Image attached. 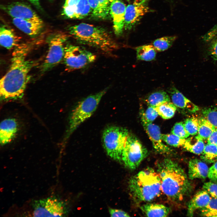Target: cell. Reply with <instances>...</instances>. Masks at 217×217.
Masks as SVG:
<instances>
[{
    "instance_id": "6da1fadb",
    "label": "cell",
    "mask_w": 217,
    "mask_h": 217,
    "mask_svg": "<svg viewBox=\"0 0 217 217\" xmlns=\"http://www.w3.org/2000/svg\"><path fill=\"white\" fill-rule=\"evenodd\" d=\"M30 46L22 43L14 48L10 66L1 79L0 96L2 100L21 98L29 80V72L35 65L33 61L27 59Z\"/></svg>"
},
{
    "instance_id": "7a4b0ae2",
    "label": "cell",
    "mask_w": 217,
    "mask_h": 217,
    "mask_svg": "<svg viewBox=\"0 0 217 217\" xmlns=\"http://www.w3.org/2000/svg\"><path fill=\"white\" fill-rule=\"evenodd\" d=\"M162 191L173 201L182 200L188 193L190 184L184 170L176 162L165 158L157 164Z\"/></svg>"
},
{
    "instance_id": "3957f363",
    "label": "cell",
    "mask_w": 217,
    "mask_h": 217,
    "mask_svg": "<svg viewBox=\"0 0 217 217\" xmlns=\"http://www.w3.org/2000/svg\"><path fill=\"white\" fill-rule=\"evenodd\" d=\"M68 30L77 41L104 53L111 54L118 48L107 31L101 27L82 23L70 27Z\"/></svg>"
},
{
    "instance_id": "277c9868",
    "label": "cell",
    "mask_w": 217,
    "mask_h": 217,
    "mask_svg": "<svg viewBox=\"0 0 217 217\" xmlns=\"http://www.w3.org/2000/svg\"><path fill=\"white\" fill-rule=\"evenodd\" d=\"M128 187L133 199L138 202L151 201L162 190L158 173L150 168L140 171L131 177L129 181Z\"/></svg>"
},
{
    "instance_id": "5b68a950",
    "label": "cell",
    "mask_w": 217,
    "mask_h": 217,
    "mask_svg": "<svg viewBox=\"0 0 217 217\" xmlns=\"http://www.w3.org/2000/svg\"><path fill=\"white\" fill-rule=\"evenodd\" d=\"M108 88L90 95L80 101L72 111L64 141L82 123L90 118L95 111Z\"/></svg>"
},
{
    "instance_id": "8992f818",
    "label": "cell",
    "mask_w": 217,
    "mask_h": 217,
    "mask_svg": "<svg viewBox=\"0 0 217 217\" xmlns=\"http://www.w3.org/2000/svg\"><path fill=\"white\" fill-rule=\"evenodd\" d=\"M129 133L126 128L110 126L103 132L102 142L107 155L112 159L122 161V152Z\"/></svg>"
},
{
    "instance_id": "52a82bcc",
    "label": "cell",
    "mask_w": 217,
    "mask_h": 217,
    "mask_svg": "<svg viewBox=\"0 0 217 217\" xmlns=\"http://www.w3.org/2000/svg\"><path fill=\"white\" fill-rule=\"evenodd\" d=\"M68 38L67 34L61 32L54 33L49 36L47 40L48 50L41 67L42 72L50 70L63 59L65 43Z\"/></svg>"
},
{
    "instance_id": "ba28073f",
    "label": "cell",
    "mask_w": 217,
    "mask_h": 217,
    "mask_svg": "<svg viewBox=\"0 0 217 217\" xmlns=\"http://www.w3.org/2000/svg\"><path fill=\"white\" fill-rule=\"evenodd\" d=\"M147 154V149L139 140L129 133L121 156L122 161L125 166L131 170L136 169Z\"/></svg>"
},
{
    "instance_id": "9c48e42d",
    "label": "cell",
    "mask_w": 217,
    "mask_h": 217,
    "mask_svg": "<svg viewBox=\"0 0 217 217\" xmlns=\"http://www.w3.org/2000/svg\"><path fill=\"white\" fill-rule=\"evenodd\" d=\"M96 58L95 54L80 46L66 44L63 59L66 67L69 70L84 68L93 62Z\"/></svg>"
},
{
    "instance_id": "30bf717a",
    "label": "cell",
    "mask_w": 217,
    "mask_h": 217,
    "mask_svg": "<svg viewBox=\"0 0 217 217\" xmlns=\"http://www.w3.org/2000/svg\"><path fill=\"white\" fill-rule=\"evenodd\" d=\"M32 205L34 216H62L65 213L63 203L55 197L35 200Z\"/></svg>"
},
{
    "instance_id": "8fae6325",
    "label": "cell",
    "mask_w": 217,
    "mask_h": 217,
    "mask_svg": "<svg viewBox=\"0 0 217 217\" xmlns=\"http://www.w3.org/2000/svg\"><path fill=\"white\" fill-rule=\"evenodd\" d=\"M1 8L13 18L33 20L41 19L29 5L24 2H16L2 5Z\"/></svg>"
},
{
    "instance_id": "7c38bea8",
    "label": "cell",
    "mask_w": 217,
    "mask_h": 217,
    "mask_svg": "<svg viewBox=\"0 0 217 217\" xmlns=\"http://www.w3.org/2000/svg\"><path fill=\"white\" fill-rule=\"evenodd\" d=\"M140 113L143 126L151 141L154 149L157 152L162 154L168 153L171 152L170 149L162 142L159 127L146 120L143 111L142 110Z\"/></svg>"
},
{
    "instance_id": "4fadbf2b",
    "label": "cell",
    "mask_w": 217,
    "mask_h": 217,
    "mask_svg": "<svg viewBox=\"0 0 217 217\" xmlns=\"http://www.w3.org/2000/svg\"><path fill=\"white\" fill-rule=\"evenodd\" d=\"M126 8L124 4L119 0H112L111 2L110 14L113 19L114 33L117 36L123 32Z\"/></svg>"
},
{
    "instance_id": "5bb4252c",
    "label": "cell",
    "mask_w": 217,
    "mask_h": 217,
    "mask_svg": "<svg viewBox=\"0 0 217 217\" xmlns=\"http://www.w3.org/2000/svg\"><path fill=\"white\" fill-rule=\"evenodd\" d=\"M149 11V8L143 4L128 5L126 7L124 28L126 30L131 29L142 17Z\"/></svg>"
},
{
    "instance_id": "9a60e30c",
    "label": "cell",
    "mask_w": 217,
    "mask_h": 217,
    "mask_svg": "<svg viewBox=\"0 0 217 217\" xmlns=\"http://www.w3.org/2000/svg\"><path fill=\"white\" fill-rule=\"evenodd\" d=\"M12 22L19 30L31 37L38 35L43 27V23L41 19L33 20L13 18Z\"/></svg>"
},
{
    "instance_id": "2e32d148",
    "label": "cell",
    "mask_w": 217,
    "mask_h": 217,
    "mask_svg": "<svg viewBox=\"0 0 217 217\" xmlns=\"http://www.w3.org/2000/svg\"><path fill=\"white\" fill-rule=\"evenodd\" d=\"M18 124L15 119L8 118L3 120L0 125V143L3 146L11 142L16 135Z\"/></svg>"
},
{
    "instance_id": "e0dca14e",
    "label": "cell",
    "mask_w": 217,
    "mask_h": 217,
    "mask_svg": "<svg viewBox=\"0 0 217 217\" xmlns=\"http://www.w3.org/2000/svg\"><path fill=\"white\" fill-rule=\"evenodd\" d=\"M172 103L178 108L195 113L199 110L198 107L185 97L174 86L168 89Z\"/></svg>"
},
{
    "instance_id": "ac0fdd59",
    "label": "cell",
    "mask_w": 217,
    "mask_h": 217,
    "mask_svg": "<svg viewBox=\"0 0 217 217\" xmlns=\"http://www.w3.org/2000/svg\"><path fill=\"white\" fill-rule=\"evenodd\" d=\"M212 197L210 194L204 190L197 193L188 203V216H192L195 211L198 209H201L206 206Z\"/></svg>"
},
{
    "instance_id": "d6986e66",
    "label": "cell",
    "mask_w": 217,
    "mask_h": 217,
    "mask_svg": "<svg viewBox=\"0 0 217 217\" xmlns=\"http://www.w3.org/2000/svg\"><path fill=\"white\" fill-rule=\"evenodd\" d=\"M209 169L205 163L198 159H191L188 164V177L191 180L205 179L208 176Z\"/></svg>"
},
{
    "instance_id": "ffe728a7",
    "label": "cell",
    "mask_w": 217,
    "mask_h": 217,
    "mask_svg": "<svg viewBox=\"0 0 217 217\" xmlns=\"http://www.w3.org/2000/svg\"><path fill=\"white\" fill-rule=\"evenodd\" d=\"M112 0H88L93 16L102 19L107 18L110 14Z\"/></svg>"
},
{
    "instance_id": "44dd1931",
    "label": "cell",
    "mask_w": 217,
    "mask_h": 217,
    "mask_svg": "<svg viewBox=\"0 0 217 217\" xmlns=\"http://www.w3.org/2000/svg\"><path fill=\"white\" fill-rule=\"evenodd\" d=\"M20 38L11 29L4 26L0 29L1 45L7 49L15 48L19 44Z\"/></svg>"
},
{
    "instance_id": "7402d4cb",
    "label": "cell",
    "mask_w": 217,
    "mask_h": 217,
    "mask_svg": "<svg viewBox=\"0 0 217 217\" xmlns=\"http://www.w3.org/2000/svg\"><path fill=\"white\" fill-rule=\"evenodd\" d=\"M140 209L148 217H166L170 212L169 208L159 204L148 203L141 206Z\"/></svg>"
},
{
    "instance_id": "603a6c76",
    "label": "cell",
    "mask_w": 217,
    "mask_h": 217,
    "mask_svg": "<svg viewBox=\"0 0 217 217\" xmlns=\"http://www.w3.org/2000/svg\"><path fill=\"white\" fill-rule=\"evenodd\" d=\"M202 39L203 41L209 43V53L217 62V24L204 35Z\"/></svg>"
},
{
    "instance_id": "cb8c5ba5",
    "label": "cell",
    "mask_w": 217,
    "mask_h": 217,
    "mask_svg": "<svg viewBox=\"0 0 217 217\" xmlns=\"http://www.w3.org/2000/svg\"><path fill=\"white\" fill-rule=\"evenodd\" d=\"M203 140L198 135L189 138L186 140L183 147L194 154H202L205 146Z\"/></svg>"
},
{
    "instance_id": "d4e9b609",
    "label": "cell",
    "mask_w": 217,
    "mask_h": 217,
    "mask_svg": "<svg viewBox=\"0 0 217 217\" xmlns=\"http://www.w3.org/2000/svg\"><path fill=\"white\" fill-rule=\"evenodd\" d=\"M135 49L138 60L150 61L155 58L156 50L152 45L140 46L136 48Z\"/></svg>"
},
{
    "instance_id": "484cf974",
    "label": "cell",
    "mask_w": 217,
    "mask_h": 217,
    "mask_svg": "<svg viewBox=\"0 0 217 217\" xmlns=\"http://www.w3.org/2000/svg\"><path fill=\"white\" fill-rule=\"evenodd\" d=\"M145 100L149 106L154 107L165 102H170L168 95L162 90H159L150 93L146 97Z\"/></svg>"
},
{
    "instance_id": "4316f807",
    "label": "cell",
    "mask_w": 217,
    "mask_h": 217,
    "mask_svg": "<svg viewBox=\"0 0 217 217\" xmlns=\"http://www.w3.org/2000/svg\"><path fill=\"white\" fill-rule=\"evenodd\" d=\"M215 127L204 117L199 119L198 136L203 140L207 139Z\"/></svg>"
},
{
    "instance_id": "83f0119b",
    "label": "cell",
    "mask_w": 217,
    "mask_h": 217,
    "mask_svg": "<svg viewBox=\"0 0 217 217\" xmlns=\"http://www.w3.org/2000/svg\"><path fill=\"white\" fill-rule=\"evenodd\" d=\"M154 108L159 115L165 119L172 118L174 115L176 109V106L170 102H165Z\"/></svg>"
},
{
    "instance_id": "f1b7e54d",
    "label": "cell",
    "mask_w": 217,
    "mask_h": 217,
    "mask_svg": "<svg viewBox=\"0 0 217 217\" xmlns=\"http://www.w3.org/2000/svg\"><path fill=\"white\" fill-rule=\"evenodd\" d=\"M176 36H164L157 39L152 43V45L156 50L162 52L167 50L173 45L176 39Z\"/></svg>"
},
{
    "instance_id": "f546056e",
    "label": "cell",
    "mask_w": 217,
    "mask_h": 217,
    "mask_svg": "<svg viewBox=\"0 0 217 217\" xmlns=\"http://www.w3.org/2000/svg\"><path fill=\"white\" fill-rule=\"evenodd\" d=\"M201 158L209 163H214L217 161V146L208 143L205 145Z\"/></svg>"
},
{
    "instance_id": "4dcf8cb0",
    "label": "cell",
    "mask_w": 217,
    "mask_h": 217,
    "mask_svg": "<svg viewBox=\"0 0 217 217\" xmlns=\"http://www.w3.org/2000/svg\"><path fill=\"white\" fill-rule=\"evenodd\" d=\"M91 11L88 0H80L76 8L74 19H81Z\"/></svg>"
},
{
    "instance_id": "1f68e13d",
    "label": "cell",
    "mask_w": 217,
    "mask_h": 217,
    "mask_svg": "<svg viewBox=\"0 0 217 217\" xmlns=\"http://www.w3.org/2000/svg\"><path fill=\"white\" fill-rule=\"evenodd\" d=\"M79 1L65 0L63 7V14L68 18L74 19L77 5Z\"/></svg>"
},
{
    "instance_id": "d6a6232c",
    "label": "cell",
    "mask_w": 217,
    "mask_h": 217,
    "mask_svg": "<svg viewBox=\"0 0 217 217\" xmlns=\"http://www.w3.org/2000/svg\"><path fill=\"white\" fill-rule=\"evenodd\" d=\"M161 137L163 141L168 144L175 147H183L186 140L172 133L162 134Z\"/></svg>"
},
{
    "instance_id": "836d02e7",
    "label": "cell",
    "mask_w": 217,
    "mask_h": 217,
    "mask_svg": "<svg viewBox=\"0 0 217 217\" xmlns=\"http://www.w3.org/2000/svg\"><path fill=\"white\" fill-rule=\"evenodd\" d=\"M201 215L207 217H217V198L212 197L207 205L200 209Z\"/></svg>"
},
{
    "instance_id": "e575fe53",
    "label": "cell",
    "mask_w": 217,
    "mask_h": 217,
    "mask_svg": "<svg viewBox=\"0 0 217 217\" xmlns=\"http://www.w3.org/2000/svg\"><path fill=\"white\" fill-rule=\"evenodd\" d=\"M202 112L203 117L217 128V106L205 108Z\"/></svg>"
},
{
    "instance_id": "d590c367",
    "label": "cell",
    "mask_w": 217,
    "mask_h": 217,
    "mask_svg": "<svg viewBox=\"0 0 217 217\" xmlns=\"http://www.w3.org/2000/svg\"><path fill=\"white\" fill-rule=\"evenodd\" d=\"M184 124L186 131L190 135H194L197 134L198 119L194 117L188 118L185 120Z\"/></svg>"
},
{
    "instance_id": "8d00e7d4",
    "label": "cell",
    "mask_w": 217,
    "mask_h": 217,
    "mask_svg": "<svg viewBox=\"0 0 217 217\" xmlns=\"http://www.w3.org/2000/svg\"><path fill=\"white\" fill-rule=\"evenodd\" d=\"M171 132L172 134L183 139L187 138L190 135L186 131L184 123L182 122L176 123L171 129Z\"/></svg>"
},
{
    "instance_id": "74e56055",
    "label": "cell",
    "mask_w": 217,
    "mask_h": 217,
    "mask_svg": "<svg viewBox=\"0 0 217 217\" xmlns=\"http://www.w3.org/2000/svg\"><path fill=\"white\" fill-rule=\"evenodd\" d=\"M203 188L212 197L217 198V182L212 181L205 183Z\"/></svg>"
},
{
    "instance_id": "f35d334b",
    "label": "cell",
    "mask_w": 217,
    "mask_h": 217,
    "mask_svg": "<svg viewBox=\"0 0 217 217\" xmlns=\"http://www.w3.org/2000/svg\"><path fill=\"white\" fill-rule=\"evenodd\" d=\"M143 113L146 120L151 122L153 121L159 115L154 107L149 106L145 112L143 111Z\"/></svg>"
},
{
    "instance_id": "ab89813d",
    "label": "cell",
    "mask_w": 217,
    "mask_h": 217,
    "mask_svg": "<svg viewBox=\"0 0 217 217\" xmlns=\"http://www.w3.org/2000/svg\"><path fill=\"white\" fill-rule=\"evenodd\" d=\"M208 177L212 181L217 182V161L209 169Z\"/></svg>"
},
{
    "instance_id": "60d3db41",
    "label": "cell",
    "mask_w": 217,
    "mask_h": 217,
    "mask_svg": "<svg viewBox=\"0 0 217 217\" xmlns=\"http://www.w3.org/2000/svg\"><path fill=\"white\" fill-rule=\"evenodd\" d=\"M109 212L111 217H129L127 212L121 209L109 208Z\"/></svg>"
},
{
    "instance_id": "b9f144b4",
    "label": "cell",
    "mask_w": 217,
    "mask_h": 217,
    "mask_svg": "<svg viewBox=\"0 0 217 217\" xmlns=\"http://www.w3.org/2000/svg\"><path fill=\"white\" fill-rule=\"evenodd\" d=\"M207 140L208 143L217 145V128H215L207 139Z\"/></svg>"
},
{
    "instance_id": "7bdbcfd3",
    "label": "cell",
    "mask_w": 217,
    "mask_h": 217,
    "mask_svg": "<svg viewBox=\"0 0 217 217\" xmlns=\"http://www.w3.org/2000/svg\"><path fill=\"white\" fill-rule=\"evenodd\" d=\"M38 9H41V6L39 0H28Z\"/></svg>"
},
{
    "instance_id": "ee69618b",
    "label": "cell",
    "mask_w": 217,
    "mask_h": 217,
    "mask_svg": "<svg viewBox=\"0 0 217 217\" xmlns=\"http://www.w3.org/2000/svg\"><path fill=\"white\" fill-rule=\"evenodd\" d=\"M132 4L136 5L143 4L147 0H130Z\"/></svg>"
},
{
    "instance_id": "f6af8a7d",
    "label": "cell",
    "mask_w": 217,
    "mask_h": 217,
    "mask_svg": "<svg viewBox=\"0 0 217 217\" xmlns=\"http://www.w3.org/2000/svg\"></svg>"
},
{
    "instance_id": "bcb514c9",
    "label": "cell",
    "mask_w": 217,
    "mask_h": 217,
    "mask_svg": "<svg viewBox=\"0 0 217 217\" xmlns=\"http://www.w3.org/2000/svg\"></svg>"
}]
</instances>
